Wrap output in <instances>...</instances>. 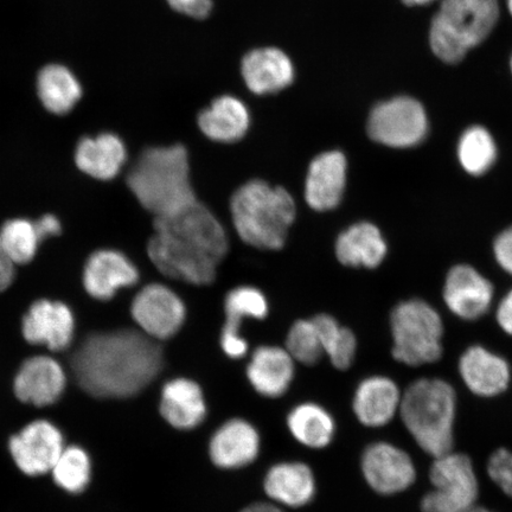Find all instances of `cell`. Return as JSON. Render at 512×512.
Masks as SVG:
<instances>
[{"label":"cell","mask_w":512,"mask_h":512,"mask_svg":"<svg viewBox=\"0 0 512 512\" xmlns=\"http://www.w3.org/2000/svg\"><path fill=\"white\" fill-rule=\"evenodd\" d=\"M142 331L124 329L89 335L72 358L79 386L96 399H128L155 381L163 351Z\"/></svg>","instance_id":"obj_1"},{"label":"cell","mask_w":512,"mask_h":512,"mask_svg":"<svg viewBox=\"0 0 512 512\" xmlns=\"http://www.w3.org/2000/svg\"><path fill=\"white\" fill-rule=\"evenodd\" d=\"M228 252L219 220L203 204L156 217L155 234L147 246L149 258L166 277L192 285H209Z\"/></svg>","instance_id":"obj_2"},{"label":"cell","mask_w":512,"mask_h":512,"mask_svg":"<svg viewBox=\"0 0 512 512\" xmlns=\"http://www.w3.org/2000/svg\"><path fill=\"white\" fill-rule=\"evenodd\" d=\"M127 185L155 217L176 214L197 202L188 152L182 145L145 150L128 174Z\"/></svg>","instance_id":"obj_3"},{"label":"cell","mask_w":512,"mask_h":512,"mask_svg":"<svg viewBox=\"0 0 512 512\" xmlns=\"http://www.w3.org/2000/svg\"><path fill=\"white\" fill-rule=\"evenodd\" d=\"M230 209L240 238L267 251L284 247L288 229L296 219V203L287 190L259 179L236 190Z\"/></svg>","instance_id":"obj_4"},{"label":"cell","mask_w":512,"mask_h":512,"mask_svg":"<svg viewBox=\"0 0 512 512\" xmlns=\"http://www.w3.org/2000/svg\"><path fill=\"white\" fill-rule=\"evenodd\" d=\"M456 393L440 379L415 381L403 393L400 415L422 451L433 458L453 451Z\"/></svg>","instance_id":"obj_5"},{"label":"cell","mask_w":512,"mask_h":512,"mask_svg":"<svg viewBox=\"0 0 512 512\" xmlns=\"http://www.w3.org/2000/svg\"><path fill=\"white\" fill-rule=\"evenodd\" d=\"M498 17V0H443L430 31L434 55L450 64L464 60L488 38Z\"/></svg>","instance_id":"obj_6"},{"label":"cell","mask_w":512,"mask_h":512,"mask_svg":"<svg viewBox=\"0 0 512 512\" xmlns=\"http://www.w3.org/2000/svg\"><path fill=\"white\" fill-rule=\"evenodd\" d=\"M393 356L407 366L437 362L443 354V322L438 312L422 300H409L393 311Z\"/></svg>","instance_id":"obj_7"},{"label":"cell","mask_w":512,"mask_h":512,"mask_svg":"<svg viewBox=\"0 0 512 512\" xmlns=\"http://www.w3.org/2000/svg\"><path fill=\"white\" fill-rule=\"evenodd\" d=\"M430 479L433 489L422 498V512H467L476 507L478 479L466 454L452 451L434 458Z\"/></svg>","instance_id":"obj_8"},{"label":"cell","mask_w":512,"mask_h":512,"mask_svg":"<svg viewBox=\"0 0 512 512\" xmlns=\"http://www.w3.org/2000/svg\"><path fill=\"white\" fill-rule=\"evenodd\" d=\"M427 132L425 108L408 96L381 102L371 111L368 121L369 137L376 143L395 149L420 144Z\"/></svg>","instance_id":"obj_9"},{"label":"cell","mask_w":512,"mask_h":512,"mask_svg":"<svg viewBox=\"0 0 512 512\" xmlns=\"http://www.w3.org/2000/svg\"><path fill=\"white\" fill-rule=\"evenodd\" d=\"M60 428L48 420H35L12 435L9 452L17 469L29 477L47 475L64 450Z\"/></svg>","instance_id":"obj_10"},{"label":"cell","mask_w":512,"mask_h":512,"mask_svg":"<svg viewBox=\"0 0 512 512\" xmlns=\"http://www.w3.org/2000/svg\"><path fill=\"white\" fill-rule=\"evenodd\" d=\"M131 313L140 331L156 341H164L182 328L187 311L181 298L169 287L151 284L134 298Z\"/></svg>","instance_id":"obj_11"},{"label":"cell","mask_w":512,"mask_h":512,"mask_svg":"<svg viewBox=\"0 0 512 512\" xmlns=\"http://www.w3.org/2000/svg\"><path fill=\"white\" fill-rule=\"evenodd\" d=\"M364 479L377 494L395 495L411 488L416 470L409 454L389 443H375L364 450L361 459Z\"/></svg>","instance_id":"obj_12"},{"label":"cell","mask_w":512,"mask_h":512,"mask_svg":"<svg viewBox=\"0 0 512 512\" xmlns=\"http://www.w3.org/2000/svg\"><path fill=\"white\" fill-rule=\"evenodd\" d=\"M67 387V375L53 357L28 358L18 369L14 380L16 398L34 407L53 406Z\"/></svg>","instance_id":"obj_13"},{"label":"cell","mask_w":512,"mask_h":512,"mask_svg":"<svg viewBox=\"0 0 512 512\" xmlns=\"http://www.w3.org/2000/svg\"><path fill=\"white\" fill-rule=\"evenodd\" d=\"M22 330L28 343L44 345L59 352L69 348L73 342L75 319L66 304L38 300L23 318Z\"/></svg>","instance_id":"obj_14"},{"label":"cell","mask_w":512,"mask_h":512,"mask_svg":"<svg viewBox=\"0 0 512 512\" xmlns=\"http://www.w3.org/2000/svg\"><path fill=\"white\" fill-rule=\"evenodd\" d=\"M261 447L258 430L245 419H230L211 437L209 456L219 469L238 470L255 462Z\"/></svg>","instance_id":"obj_15"},{"label":"cell","mask_w":512,"mask_h":512,"mask_svg":"<svg viewBox=\"0 0 512 512\" xmlns=\"http://www.w3.org/2000/svg\"><path fill=\"white\" fill-rule=\"evenodd\" d=\"M139 280L137 267L123 253L102 249L86 262L83 286L89 296L110 300L121 288L136 285Z\"/></svg>","instance_id":"obj_16"},{"label":"cell","mask_w":512,"mask_h":512,"mask_svg":"<svg viewBox=\"0 0 512 512\" xmlns=\"http://www.w3.org/2000/svg\"><path fill=\"white\" fill-rule=\"evenodd\" d=\"M347 183V159L342 152L322 153L312 160L305 184L306 202L312 209L328 211L342 201Z\"/></svg>","instance_id":"obj_17"},{"label":"cell","mask_w":512,"mask_h":512,"mask_svg":"<svg viewBox=\"0 0 512 512\" xmlns=\"http://www.w3.org/2000/svg\"><path fill=\"white\" fill-rule=\"evenodd\" d=\"M494 287L470 266L454 267L448 274L444 298L453 313L463 319L482 317L492 302Z\"/></svg>","instance_id":"obj_18"},{"label":"cell","mask_w":512,"mask_h":512,"mask_svg":"<svg viewBox=\"0 0 512 512\" xmlns=\"http://www.w3.org/2000/svg\"><path fill=\"white\" fill-rule=\"evenodd\" d=\"M159 412L176 430L191 431L200 426L207 416V403L200 384L182 377L165 383Z\"/></svg>","instance_id":"obj_19"},{"label":"cell","mask_w":512,"mask_h":512,"mask_svg":"<svg viewBox=\"0 0 512 512\" xmlns=\"http://www.w3.org/2000/svg\"><path fill=\"white\" fill-rule=\"evenodd\" d=\"M226 324L221 335V347L228 357L239 360L247 354L248 344L240 336V326L243 319H264L267 316V300L254 287H239L228 293L226 303Z\"/></svg>","instance_id":"obj_20"},{"label":"cell","mask_w":512,"mask_h":512,"mask_svg":"<svg viewBox=\"0 0 512 512\" xmlns=\"http://www.w3.org/2000/svg\"><path fill=\"white\" fill-rule=\"evenodd\" d=\"M402 395L393 380L369 377L357 387L352 409L358 421L367 427H383L400 411Z\"/></svg>","instance_id":"obj_21"},{"label":"cell","mask_w":512,"mask_h":512,"mask_svg":"<svg viewBox=\"0 0 512 512\" xmlns=\"http://www.w3.org/2000/svg\"><path fill=\"white\" fill-rule=\"evenodd\" d=\"M264 489L274 503L302 508L316 495V479L309 465L300 462L275 464L267 471Z\"/></svg>","instance_id":"obj_22"},{"label":"cell","mask_w":512,"mask_h":512,"mask_svg":"<svg viewBox=\"0 0 512 512\" xmlns=\"http://www.w3.org/2000/svg\"><path fill=\"white\" fill-rule=\"evenodd\" d=\"M459 371L473 394L492 398L507 390L510 368L507 361L490 351L473 347L460 358Z\"/></svg>","instance_id":"obj_23"},{"label":"cell","mask_w":512,"mask_h":512,"mask_svg":"<svg viewBox=\"0 0 512 512\" xmlns=\"http://www.w3.org/2000/svg\"><path fill=\"white\" fill-rule=\"evenodd\" d=\"M247 376L256 393L278 399L290 388L294 377V360L278 347H261L254 351Z\"/></svg>","instance_id":"obj_24"},{"label":"cell","mask_w":512,"mask_h":512,"mask_svg":"<svg viewBox=\"0 0 512 512\" xmlns=\"http://www.w3.org/2000/svg\"><path fill=\"white\" fill-rule=\"evenodd\" d=\"M242 75L253 93L268 94L290 86L294 68L283 51L277 48L256 49L243 59Z\"/></svg>","instance_id":"obj_25"},{"label":"cell","mask_w":512,"mask_h":512,"mask_svg":"<svg viewBox=\"0 0 512 512\" xmlns=\"http://www.w3.org/2000/svg\"><path fill=\"white\" fill-rule=\"evenodd\" d=\"M126 157L123 140L112 133H102L95 138H83L75 152L78 168L100 181H111L117 177L126 162Z\"/></svg>","instance_id":"obj_26"},{"label":"cell","mask_w":512,"mask_h":512,"mask_svg":"<svg viewBox=\"0 0 512 512\" xmlns=\"http://www.w3.org/2000/svg\"><path fill=\"white\" fill-rule=\"evenodd\" d=\"M387 254L379 228L362 222L355 224L339 235L336 255L345 266L375 268L380 266Z\"/></svg>","instance_id":"obj_27"},{"label":"cell","mask_w":512,"mask_h":512,"mask_svg":"<svg viewBox=\"0 0 512 512\" xmlns=\"http://www.w3.org/2000/svg\"><path fill=\"white\" fill-rule=\"evenodd\" d=\"M198 125L211 140L234 143L248 131L249 113L240 100L224 95L200 114Z\"/></svg>","instance_id":"obj_28"},{"label":"cell","mask_w":512,"mask_h":512,"mask_svg":"<svg viewBox=\"0 0 512 512\" xmlns=\"http://www.w3.org/2000/svg\"><path fill=\"white\" fill-rule=\"evenodd\" d=\"M287 427L299 444L313 450H322L329 446L336 432L332 415L313 402L294 407L287 416Z\"/></svg>","instance_id":"obj_29"},{"label":"cell","mask_w":512,"mask_h":512,"mask_svg":"<svg viewBox=\"0 0 512 512\" xmlns=\"http://www.w3.org/2000/svg\"><path fill=\"white\" fill-rule=\"evenodd\" d=\"M37 92L43 106L57 115L72 111L82 96L78 79L60 64H49L41 70L37 78Z\"/></svg>","instance_id":"obj_30"},{"label":"cell","mask_w":512,"mask_h":512,"mask_svg":"<svg viewBox=\"0 0 512 512\" xmlns=\"http://www.w3.org/2000/svg\"><path fill=\"white\" fill-rule=\"evenodd\" d=\"M50 473L60 489L70 495H80L91 483V457L81 446H66Z\"/></svg>","instance_id":"obj_31"},{"label":"cell","mask_w":512,"mask_h":512,"mask_svg":"<svg viewBox=\"0 0 512 512\" xmlns=\"http://www.w3.org/2000/svg\"><path fill=\"white\" fill-rule=\"evenodd\" d=\"M322 342L324 354L328 355L334 367L347 370L356 355V338L349 329L342 328L328 315H318L312 319Z\"/></svg>","instance_id":"obj_32"},{"label":"cell","mask_w":512,"mask_h":512,"mask_svg":"<svg viewBox=\"0 0 512 512\" xmlns=\"http://www.w3.org/2000/svg\"><path fill=\"white\" fill-rule=\"evenodd\" d=\"M458 157L463 168L473 176L485 174L497 157L494 138L482 126H473L459 140Z\"/></svg>","instance_id":"obj_33"},{"label":"cell","mask_w":512,"mask_h":512,"mask_svg":"<svg viewBox=\"0 0 512 512\" xmlns=\"http://www.w3.org/2000/svg\"><path fill=\"white\" fill-rule=\"evenodd\" d=\"M42 241L36 222L15 219L4 223L0 229V243L15 265L28 264L34 259Z\"/></svg>","instance_id":"obj_34"},{"label":"cell","mask_w":512,"mask_h":512,"mask_svg":"<svg viewBox=\"0 0 512 512\" xmlns=\"http://www.w3.org/2000/svg\"><path fill=\"white\" fill-rule=\"evenodd\" d=\"M287 351L294 361L313 366L324 354L322 342L312 320H299L294 323L287 336Z\"/></svg>","instance_id":"obj_35"},{"label":"cell","mask_w":512,"mask_h":512,"mask_svg":"<svg viewBox=\"0 0 512 512\" xmlns=\"http://www.w3.org/2000/svg\"><path fill=\"white\" fill-rule=\"evenodd\" d=\"M488 473L498 488L512 498V452L507 448H498L492 453Z\"/></svg>","instance_id":"obj_36"},{"label":"cell","mask_w":512,"mask_h":512,"mask_svg":"<svg viewBox=\"0 0 512 512\" xmlns=\"http://www.w3.org/2000/svg\"><path fill=\"white\" fill-rule=\"evenodd\" d=\"M171 8L183 15L194 18H206L213 8L211 0H168Z\"/></svg>","instance_id":"obj_37"},{"label":"cell","mask_w":512,"mask_h":512,"mask_svg":"<svg viewBox=\"0 0 512 512\" xmlns=\"http://www.w3.org/2000/svg\"><path fill=\"white\" fill-rule=\"evenodd\" d=\"M495 254L498 264L512 274V227L498 236L495 242Z\"/></svg>","instance_id":"obj_38"},{"label":"cell","mask_w":512,"mask_h":512,"mask_svg":"<svg viewBox=\"0 0 512 512\" xmlns=\"http://www.w3.org/2000/svg\"><path fill=\"white\" fill-rule=\"evenodd\" d=\"M15 278V264L4 252L2 243H0V293L8 290Z\"/></svg>","instance_id":"obj_39"},{"label":"cell","mask_w":512,"mask_h":512,"mask_svg":"<svg viewBox=\"0 0 512 512\" xmlns=\"http://www.w3.org/2000/svg\"><path fill=\"white\" fill-rule=\"evenodd\" d=\"M497 320L501 328L512 335V291L507 297L503 299V302L498 307Z\"/></svg>","instance_id":"obj_40"},{"label":"cell","mask_w":512,"mask_h":512,"mask_svg":"<svg viewBox=\"0 0 512 512\" xmlns=\"http://www.w3.org/2000/svg\"><path fill=\"white\" fill-rule=\"evenodd\" d=\"M38 232H40L43 240L49 236H56L61 233V223L57 217L53 215H46L36 221Z\"/></svg>","instance_id":"obj_41"},{"label":"cell","mask_w":512,"mask_h":512,"mask_svg":"<svg viewBox=\"0 0 512 512\" xmlns=\"http://www.w3.org/2000/svg\"><path fill=\"white\" fill-rule=\"evenodd\" d=\"M240 512H283V510L273 503L259 502L248 505V507Z\"/></svg>","instance_id":"obj_42"},{"label":"cell","mask_w":512,"mask_h":512,"mask_svg":"<svg viewBox=\"0 0 512 512\" xmlns=\"http://www.w3.org/2000/svg\"><path fill=\"white\" fill-rule=\"evenodd\" d=\"M403 3L409 6L427 5L435 2V0H402Z\"/></svg>","instance_id":"obj_43"},{"label":"cell","mask_w":512,"mask_h":512,"mask_svg":"<svg viewBox=\"0 0 512 512\" xmlns=\"http://www.w3.org/2000/svg\"><path fill=\"white\" fill-rule=\"evenodd\" d=\"M467 512H492V511L485 509V508L477 507V505H476L475 508H472L471 510H469Z\"/></svg>","instance_id":"obj_44"},{"label":"cell","mask_w":512,"mask_h":512,"mask_svg":"<svg viewBox=\"0 0 512 512\" xmlns=\"http://www.w3.org/2000/svg\"><path fill=\"white\" fill-rule=\"evenodd\" d=\"M508 9H509L510 15L512 16V0H508Z\"/></svg>","instance_id":"obj_45"},{"label":"cell","mask_w":512,"mask_h":512,"mask_svg":"<svg viewBox=\"0 0 512 512\" xmlns=\"http://www.w3.org/2000/svg\"><path fill=\"white\" fill-rule=\"evenodd\" d=\"M511 72H512V59H511Z\"/></svg>","instance_id":"obj_46"}]
</instances>
